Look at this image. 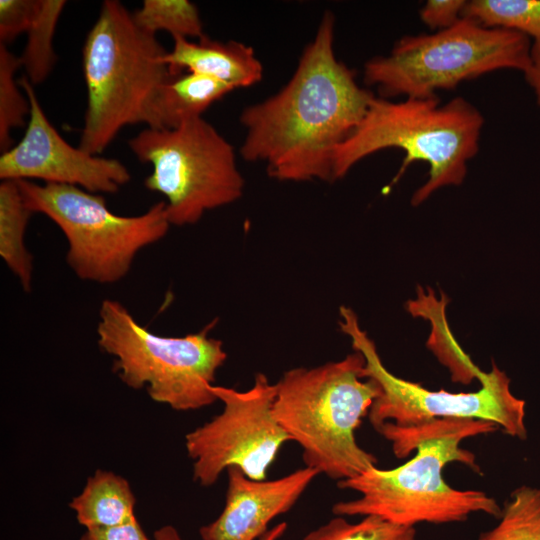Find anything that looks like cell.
I'll return each instance as SVG.
<instances>
[{
	"label": "cell",
	"mask_w": 540,
	"mask_h": 540,
	"mask_svg": "<svg viewBox=\"0 0 540 540\" xmlns=\"http://www.w3.org/2000/svg\"><path fill=\"white\" fill-rule=\"evenodd\" d=\"M132 16L138 27L154 35L167 31L186 39L204 36L198 8L188 0H144Z\"/></svg>",
	"instance_id": "obj_21"
},
{
	"label": "cell",
	"mask_w": 540,
	"mask_h": 540,
	"mask_svg": "<svg viewBox=\"0 0 540 540\" xmlns=\"http://www.w3.org/2000/svg\"><path fill=\"white\" fill-rule=\"evenodd\" d=\"M483 126L479 109L463 97L441 104L438 97L396 102L374 96L361 122L334 152L333 181L365 157L397 148L404 159L385 190L399 181L412 162L423 161L429 166V177L412 197L417 206L437 189L463 182L468 162L479 151Z\"/></svg>",
	"instance_id": "obj_2"
},
{
	"label": "cell",
	"mask_w": 540,
	"mask_h": 540,
	"mask_svg": "<svg viewBox=\"0 0 540 540\" xmlns=\"http://www.w3.org/2000/svg\"><path fill=\"white\" fill-rule=\"evenodd\" d=\"M65 5L64 0H40L35 18L26 32L27 41L20 60L25 76L33 85L42 83L56 63L53 37Z\"/></svg>",
	"instance_id": "obj_18"
},
{
	"label": "cell",
	"mask_w": 540,
	"mask_h": 540,
	"mask_svg": "<svg viewBox=\"0 0 540 540\" xmlns=\"http://www.w3.org/2000/svg\"><path fill=\"white\" fill-rule=\"evenodd\" d=\"M287 523L281 522L270 528L259 540H278L286 531Z\"/></svg>",
	"instance_id": "obj_30"
},
{
	"label": "cell",
	"mask_w": 540,
	"mask_h": 540,
	"mask_svg": "<svg viewBox=\"0 0 540 540\" xmlns=\"http://www.w3.org/2000/svg\"><path fill=\"white\" fill-rule=\"evenodd\" d=\"M135 497L126 479L110 471L98 470L69 506L78 522L86 527L102 528L126 523L133 518Z\"/></svg>",
	"instance_id": "obj_16"
},
{
	"label": "cell",
	"mask_w": 540,
	"mask_h": 540,
	"mask_svg": "<svg viewBox=\"0 0 540 540\" xmlns=\"http://www.w3.org/2000/svg\"><path fill=\"white\" fill-rule=\"evenodd\" d=\"M364 367L363 355L355 351L339 361L292 368L275 383L278 423L301 447L305 466L337 482L377 466L355 436L380 394Z\"/></svg>",
	"instance_id": "obj_3"
},
{
	"label": "cell",
	"mask_w": 540,
	"mask_h": 540,
	"mask_svg": "<svg viewBox=\"0 0 540 540\" xmlns=\"http://www.w3.org/2000/svg\"><path fill=\"white\" fill-rule=\"evenodd\" d=\"M463 16L485 27L516 31L540 41V0H470Z\"/></svg>",
	"instance_id": "obj_20"
},
{
	"label": "cell",
	"mask_w": 540,
	"mask_h": 540,
	"mask_svg": "<svg viewBox=\"0 0 540 540\" xmlns=\"http://www.w3.org/2000/svg\"><path fill=\"white\" fill-rule=\"evenodd\" d=\"M303 540H417L415 527L397 525L378 516L351 523L343 516L310 531Z\"/></svg>",
	"instance_id": "obj_24"
},
{
	"label": "cell",
	"mask_w": 540,
	"mask_h": 540,
	"mask_svg": "<svg viewBox=\"0 0 540 540\" xmlns=\"http://www.w3.org/2000/svg\"><path fill=\"white\" fill-rule=\"evenodd\" d=\"M18 83L29 100L30 114L22 139L0 156L1 180L37 179L96 194L116 193L130 181L121 161L70 145L47 118L28 78L23 76Z\"/></svg>",
	"instance_id": "obj_12"
},
{
	"label": "cell",
	"mask_w": 540,
	"mask_h": 540,
	"mask_svg": "<svg viewBox=\"0 0 540 540\" xmlns=\"http://www.w3.org/2000/svg\"><path fill=\"white\" fill-rule=\"evenodd\" d=\"M460 436L448 435L422 441L416 454L392 469L371 467L356 477L337 482L341 489L359 494L354 500L333 505L336 516H378L397 525L446 524L466 521L471 514L499 518L497 501L480 490L450 486L443 469L460 462L478 471L473 453L460 447Z\"/></svg>",
	"instance_id": "obj_7"
},
{
	"label": "cell",
	"mask_w": 540,
	"mask_h": 540,
	"mask_svg": "<svg viewBox=\"0 0 540 540\" xmlns=\"http://www.w3.org/2000/svg\"><path fill=\"white\" fill-rule=\"evenodd\" d=\"M465 0H428L419 11L420 20L434 31L454 25L463 17Z\"/></svg>",
	"instance_id": "obj_26"
},
{
	"label": "cell",
	"mask_w": 540,
	"mask_h": 540,
	"mask_svg": "<svg viewBox=\"0 0 540 540\" xmlns=\"http://www.w3.org/2000/svg\"><path fill=\"white\" fill-rule=\"evenodd\" d=\"M478 540H540V488H516L505 503L498 524Z\"/></svg>",
	"instance_id": "obj_22"
},
{
	"label": "cell",
	"mask_w": 540,
	"mask_h": 540,
	"mask_svg": "<svg viewBox=\"0 0 540 540\" xmlns=\"http://www.w3.org/2000/svg\"><path fill=\"white\" fill-rule=\"evenodd\" d=\"M81 540H150L144 533L136 517L110 527L86 529Z\"/></svg>",
	"instance_id": "obj_27"
},
{
	"label": "cell",
	"mask_w": 540,
	"mask_h": 540,
	"mask_svg": "<svg viewBox=\"0 0 540 540\" xmlns=\"http://www.w3.org/2000/svg\"><path fill=\"white\" fill-rule=\"evenodd\" d=\"M22 67L20 57L0 43V149L11 148L10 132L24 126L30 114V103L20 91L15 79L16 71Z\"/></svg>",
	"instance_id": "obj_23"
},
{
	"label": "cell",
	"mask_w": 540,
	"mask_h": 540,
	"mask_svg": "<svg viewBox=\"0 0 540 540\" xmlns=\"http://www.w3.org/2000/svg\"><path fill=\"white\" fill-rule=\"evenodd\" d=\"M523 74L527 84L534 92L537 104L540 106V41L533 42L529 64Z\"/></svg>",
	"instance_id": "obj_28"
},
{
	"label": "cell",
	"mask_w": 540,
	"mask_h": 540,
	"mask_svg": "<svg viewBox=\"0 0 540 540\" xmlns=\"http://www.w3.org/2000/svg\"><path fill=\"white\" fill-rule=\"evenodd\" d=\"M334 31V15L327 11L287 84L240 115L246 130L242 158L264 162L278 181L332 182L334 152L375 96L337 59Z\"/></svg>",
	"instance_id": "obj_1"
},
{
	"label": "cell",
	"mask_w": 540,
	"mask_h": 540,
	"mask_svg": "<svg viewBox=\"0 0 540 540\" xmlns=\"http://www.w3.org/2000/svg\"><path fill=\"white\" fill-rule=\"evenodd\" d=\"M172 39L173 48L164 56L172 75L186 69L219 79L234 89L254 85L262 79L263 66L250 46L237 41H215L206 35L197 41Z\"/></svg>",
	"instance_id": "obj_14"
},
{
	"label": "cell",
	"mask_w": 540,
	"mask_h": 540,
	"mask_svg": "<svg viewBox=\"0 0 540 540\" xmlns=\"http://www.w3.org/2000/svg\"><path fill=\"white\" fill-rule=\"evenodd\" d=\"M212 392L223 403L222 412L186 435L194 479L210 486L236 467L250 479L265 480L281 447L291 441L273 412L276 384L258 373L248 390L213 385Z\"/></svg>",
	"instance_id": "obj_11"
},
{
	"label": "cell",
	"mask_w": 540,
	"mask_h": 540,
	"mask_svg": "<svg viewBox=\"0 0 540 540\" xmlns=\"http://www.w3.org/2000/svg\"><path fill=\"white\" fill-rule=\"evenodd\" d=\"M32 214L23 201L17 182L1 180L0 255L25 292L31 290L33 271V258L24 242Z\"/></svg>",
	"instance_id": "obj_17"
},
{
	"label": "cell",
	"mask_w": 540,
	"mask_h": 540,
	"mask_svg": "<svg viewBox=\"0 0 540 540\" xmlns=\"http://www.w3.org/2000/svg\"><path fill=\"white\" fill-rule=\"evenodd\" d=\"M155 540H183L173 526H163L154 534Z\"/></svg>",
	"instance_id": "obj_29"
},
{
	"label": "cell",
	"mask_w": 540,
	"mask_h": 540,
	"mask_svg": "<svg viewBox=\"0 0 540 540\" xmlns=\"http://www.w3.org/2000/svg\"><path fill=\"white\" fill-rule=\"evenodd\" d=\"M215 323L183 337L160 336L138 323L122 303L105 299L97 342L114 357L113 370L127 386L146 388L154 401L175 410H196L217 400L212 386L227 358L222 341L208 336Z\"/></svg>",
	"instance_id": "obj_6"
},
{
	"label": "cell",
	"mask_w": 540,
	"mask_h": 540,
	"mask_svg": "<svg viewBox=\"0 0 540 540\" xmlns=\"http://www.w3.org/2000/svg\"><path fill=\"white\" fill-rule=\"evenodd\" d=\"M499 429L497 424L489 421L445 418L408 428H398L386 424L377 428L376 431L391 443L394 455L399 459H403L415 451L422 441L428 439L448 435H456L466 439L493 433Z\"/></svg>",
	"instance_id": "obj_19"
},
{
	"label": "cell",
	"mask_w": 540,
	"mask_h": 540,
	"mask_svg": "<svg viewBox=\"0 0 540 540\" xmlns=\"http://www.w3.org/2000/svg\"><path fill=\"white\" fill-rule=\"evenodd\" d=\"M339 312L341 331L350 337L353 349L365 359L364 376L380 388L368 413L375 430L386 424L408 428L437 419L464 418L493 422L507 435L520 440L527 438L526 403L511 392L510 379L495 364L490 372H481L478 378L481 387L475 392L429 390L388 371L353 310L342 306Z\"/></svg>",
	"instance_id": "obj_10"
},
{
	"label": "cell",
	"mask_w": 540,
	"mask_h": 540,
	"mask_svg": "<svg viewBox=\"0 0 540 540\" xmlns=\"http://www.w3.org/2000/svg\"><path fill=\"white\" fill-rule=\"evenodd\" d=\"M531 46L524 34L485 27L463 16L449 28L401 37L388 55L365 63L363 80L386 99L437 97L438 90L454 89L487 73L524 72Z\"/></svg>",
	"instance_id": "obj_5"
},
{
	"label": "cell",
	"mask_w": 540,
	"mask_h": 540,
	"mask_svg": "<svg viewBox=\"0 0 540 540\" xmlns=\"http://www.w3.org/2000/svg\"><path fill=\"white\" fill-rule=\"evenodd\" d=\"M166 53L120 1L102 3L82 51L87 108L81 149L99 155L122 128L148 124L157 92L173 76Z\"/></svg>",
	"instance_id": "obj_4"
},
{
	"label": "cell",
	"mask_w": 540,
	"mask_h": 540,
	"mask_svg": "<svg viewBox=\"0 0 540 540\" xmlns=\"http://www.w3.org/2000/svg\"><path fill=\"white\" fill-rule=\"evenodd\" d=\"M128 145L139 161L151 164L144 184L166 197L171 225L195 224L205 212L242 196L233 146L202 117L172 129L147 127Z\"/></svg>",
	"instance_id": "obj_9"
},
{
	"label": "cell",
	"mask_w": 540,
	"mask_h": 540,
	"mask_svg": "<svg viewBox=\"0 0 540 540\" xmlns=\"http://www.w3.org/2000/svg\"><path fill=\"white\" fill-rule=\"evenodd\" d=\"M15 181L26 207L61 229L68 243L66 262L85 281L121 280L138 252L164 238L171 225L164 201L143 214L121 216L108 208L102 195L76 186Z\"/></svg>",
	"instance_id": "obj_8"
},
{
	"label": "cell",
	"mask_w": 540,
	"mask_h": 540,
	"mask_svg": "<svg viewBox=\"0 0 540 540\" xmlns=\"http://www.w3.org/2000/svg\"><path fill=\"white\" fill-rule=\"evenodd\" d=\"M40 0H0V41L7 44L26 33L38 11Z\"/></svg>",
	"instance_id": "obj_25"
},
{
	"label": "cell",
	"mask_w": 540,
	"mask_h": 540,
	"mask_svg": "<svg viewBox=\"0 0 540 540\" xmlns=\"http://www.w3.org/2000/svg\"><path fill=\"white\" fill-rule=\"evenodd\" d=\"M225 505L220 515L200 528L202 540H259L269 523L287 513L319 474L303 467L272 480H253L240 469L227 470Z\"/></svg>",
	"instance_id": "obj_13"
},
{
	"label": "cell",
	"mask_w": 540,
	"mask_h": 540,
	"mask_svg": "<svg viewBox=\"0 0 540 540\" xmlns=\"http://www.w3.org/2000/svg\"><path fill=\"white\" fill-rule=\"evenodd\" d=\"M232 90L231 85L207 75H173L157 92L147 127L172 129L188 119L202 117L205 110Z\"/></svg>",
	"instance_id": "obj_15"
}]
</instances>
